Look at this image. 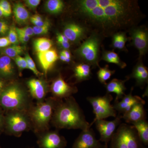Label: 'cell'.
Segmentation results:
<instances>
[{
  "label": "cell",
  "instance_id": "obj_1",
  "mask_svg": "<svg viewBox=\"0 0 148 148\" xmlns=\"http://www.w3.org/2000/svg\"><path fill=\"white\" fill-rule=\"evenodd\" d=\"M76 5L84 27L100 36L130 30L144 16L138 1L133 0H79Z\"/></svg>",
  "mask_w": 148,
  "mask_h": 148
},
{
  "label": "cell",
  "instance_id": "obj_2",
  "mask_svg": "<svg viewBox=\"0 0 148 148\" xmlns=\"http://www.w3.org/2000/svg\"><path fill=\"white\" fill-rule=\"evenodd\" d=\"M57 129H81L90 128L83 112L75 99L72 97L59 100L56 106L51 122Z\"/></svg>",
  "mask_w": 148,
  "mask_h": 148
},
{
  "label": "cell",
  "instance_id": "obj_3",
  "mask_svg": "<svg viewBox=\"0 0 148 148\" xmlns=\"http://www.w3.org/2000/svg\"><path fill=\"white\" fill-rule=\"evenodd\" d=\"M59 100L48 98L36 105L33 104L27 111L35 133L38 135L49 130L53 111Z\"/></svg>",
  "mask_w": 148,
  "mask_h": 148
},
{
  "label": "cell",
  "instance_id": "obj_4",
  "mask_svg": "<svg viewBox=\"0 0 148 148\" xmlns=\"http://www.w3.org/2000/svg\"><path fill=\"white\" fill-rule=\"evenodd\" d=\"M32 105L27 91L17 83L7 86L0 94V106L5 112L14 110L27 111Z\"/></svg>",
  "mask_w": 148,
  "mask_h": 148
},
{
  "label": "cell",
  "instance_id": "obj_5",
  "mask_svg": "<svg viewBox=\"0 0 148 148\" xmlns=\"http://www.w3.org/2000/svg\"><path fill=\"white\" fill-rule=\"evenodd\" d=\"M32 130L27 111L14 110L5 114L4 132L8 135L20 137L24 132Z\"/></svg>",
  "mask_w": 148,
  "mask_h": 148
},
{
  "label": "cell",
  "instance_id": "obj_6",
  "mask_svg": "<svg viewBox=\"0 0 148 148\" xmlns=\"http://www.w3.org/2000/svg\"><path fill=\"white\" fill-rule=\"evenodd\" d=\"M111 140V148H142L135 128L125 123L120 125Z\"/></svg>",
  "mask_w": 148,
  "mask_h": 148
},
{
  "label": "cell",
  "instance_id": "obj_7",
  "mask_svg": "<svg viewBox=\"0 0 148 148\" xmlns=\"http://www.w3.org/2000/svg\"><path fill=\"white\" fill-rule=\"evenodd\" d=\"M101 36L93 32L76 51L77 54L85 63L98 66Z\"/></svg>",
  "mask_w": 148,
  "mask_h": 148
},
{
  "label": "cell",
  "instance_id": "obj_8",
  "mask_svg": "<svg viewBox=\"0 0 148 148\" xmlns=\"http://www.w3.org/2000/svg\"><path fill=\"white\" fill-rule=\"evenodd\" d=\"M113 99L112 96L108 93L103 96L87 97V101L92 106L93 113L95 115V119L90 124V126L97 120L104 119L110 116H116V111L111 104Z\"/></svg>",
  "mask_w": 148,
  "mask_h": 148
},
{
  "label": "cell",
  "instance_id": "obj_9",
  "mask_svg": "<svg viewBox=\"0 0 148 148\" xmlns=\"http://www.w3.org/2000/svg\"><path fill=\"white\" fill-rule=\"evenodd\" d=\"M37 144L40 148H65L67 141L56 130H48L38 135Z\"/></svg>",
  "mask_w": 148,
  "mask_h": 148
},
{
  "label": "cell",
  "instance_id": "obj_10",
  "mask_svg": "<svg viewBox=\"0 0 148 148\" xmlns=\"http://www.w3.org/2000/svg\"><path fill=\"white\" fill-rule=\"evenodd\" d=\"M121 118V116L119 114L112 121L99 119L93 122L101 136L99 141L105 143L106 148H108L109 142L112 138L117 127L120 124Z\"/></svg>",
  "mask_w": 148,
  "mask_h": 148
},
{
  "label": "cell",
  "instance_id": "obj_11",
  "mask_svg": "<svg viewBox=\"0 0 148 148\" xmlns=\"http://www.w3.org/2000/svg\"><path fill=\"white\" fill-rule=\"evenodd\" d=\"M130 31L131 39L133 45L139 52V59H141L147 51L148 34L147 28L143 27L132 28Z\"/></svg>",
  "mask_w": 148,
  "mask_h": 148
},
{
  "label": "cell",
  "instance_id": "obj_12",
  "mask_svg": "<svg viewBox=\"0 0 148 148\" xmlns=\"http://www.w3.org/2000/svg\"><path fill=\"white\" fill-rule=\"evenodd\" d=\"M51 90L53 98L62 100L71 97L72 94L77 91L76 88L72 87L65 81L61 75L53 81L51 86Z\"/></svg>",
  "mask_w": 148,
  "mask_h": 148
},
{
  "label": "cell",
  "instance_id": "obj_13",
  "mask_svg": "<svg viewBox=\"0 0 148 148\" xmlns=\"http://www.w3.org/2000/svg\"><path fill=\"white\" fill-rule=\"evenodd\" d=\"M73 148H106L95 138V133L91 128L82 130L75 141Z\"/></svg>",
  "mask_w": 148,
  "mask_h": 148
},
{
  "label": "cell",
  "instance_id": "obj_14",
  "mask_svg": "<svg viewBox=\"0 0 148 148\" xmlns=\"http://www.w3.org/2000/svg\"><path fill=\"white\" fill-rule=\"evenodd\" d=\"M27 84L30 96L36 100L37 103L45 100L47 87L44 81L39 79L32 78L27 81Z\"/></svg>",
  "mask_w": 148,
  "mask_h": 148
},
{
  "label": "cell",
  "instance_id": "obj_15",
  "mask_svg": "<svg viewBox=\"0 0 148 148\" xmlns=\"http://www.w3.org/2000/svg\"><path fill=\"white\" fill-rule=\"evenodd\" d=\"M87 30V28L84 26L72 22L65 25L63 34L69 41L78 42L86 37Z\"/></svg>",
  "mask_w": 148,
  "mask_h": 148
},
{
  "label": "cell",
  "instance_id": "obj_16",
  "mask_svg": "<svg viewBox=\"0 0 148 148\" xmlns=\"http://www.w3.org/2000/svg\"><path fill=\"white\" fill-rule=\"evenodd\" d=\"M132 89L129 94L125 95L121 101H115L113 107L116 111L119 112V114H122L123 115L126 113L137 103H145V101L139 96L132 95Z\"/></svg>",
  "mask_w": 148,
  "mask_h": 148
},
{
  "label": "cell",
  "instance_id": "obj_17",
  "mask_svg": "<svg viewBox=\"0 0 148 148\" xmlns=\"http://www.w3.org/2000/svg\"><path fill=\"white\" fill-rule=\"evenodd\" d=\"M37 56L44 71V74L45 76H47L48 72L53 64L59 58L57 51L54 49H51L44 52L37 53Z\"/></svg>",
  "mask_w": 148,
  "mask_h": 148
},
{
  "label": "cell",
  "instance_id": "obj_18",
  "mask_svg": "<svg viewBox=\"0 0 148 148\" xmlns=\"http://www.w3.org/2000/svg\"><path fill=\"white\" fill-rule=\"evenodd\" d=\"M145 104L140 103L135 104L128 112L123 115L122 118H123L126 123L132 124L146 119V112L144 107Z\"/></svg>",
  "mask_w": 148,
  "mask_h": 148
},
{
  "label": "cell",
  "instance_id": "obj_19",
  "mask_svg": "<svg viewBox=\"0 0 148 148\" xmlns=\"http://www.w3.org/2000/svg\"><path fill=\"white\" fill-rule=\"evenodd\" d=\"M130 78L135 79L137 86L143 87L148 83V72L147 67L140 62L134 67L132 73L127 77V79Z\"/></svg>",
  "mask_w": 148,
  "mask_h": 148
},
{
  "label": "cell",
  "instance_id": "obj_20",
  "mask_svg": "<svg viewBox=\"0 0 148 148\" xmlns=\"http://www.w3.org/2000/svg\"><path fill=\"white\" fill-rule=\"evenodd\" d=\"M127 80L128 79L122 80L117 79H113L105 85L107 93L114 92L116 94V98L115 101H119L125 95V92L126 88L125 85V83Z\"/></svg>",
  "mask_w": 148,
  "mask_h": 148
},
{
  "label": "cell",
  "instance_id": "obj_21",
  "mask_svg": "<svg viewBox=\"0 0 148 148\" xmlns=\"http://www.w3.org/2000/svg\"><path fill=\"white\" fill-rule=\"evenodd\" d=\"M14 75V67L11 58L6 56L0 57V77L10 79Z\"/></svg>",
  "mask_w": 148,
  "mask_h": 148
},
{
  "label": "cell",
  "instance_id": "obj_22",
  "mask_svg": "<svg viewBox=\"0 0 148 148\" xmlns=\"http://www.w3.org/2000/svg\"><path fill=\"white\" fill-rule=\"evenodd\" d=\"M74 76L77 81H84L91 78V69L90 66L86 63L77 65L74 70Z\"/></svg>",
  "mask_w": 148,
  "mask_h": 148
},
{
  "label": "cell",
  "instance_id": "obj_23",
  "mask_svg": "<svg viewBox=\"0 0 148 148\" xmlns=\"http://www.w3.org/2000/svg\"><path fill=\"white\" fill-rule=\"evenodd\" d=\"M136 130L141 143L147 145L148 144V123L146 119L132 123Z\"/></svg>",
  "mask_w": 148,
  "mask_h": 148
},
{
  "label": "cell",
  "instance_id": "obj_24",
  "mask_svg": "<svg viewBox=\"0 0 148 148\" xmlns=\"http://www.w3.org/2000/svg\"><path fill=\"white\" fill-rule=\"evenodd\" d=\"M13 12L15 20L18 24H25L29 20V12L21 3H18L14 4Z\"/></svg>",
  "mask_w": 148,
  "mask_h": 148
},
{
  "label": "cell",
  "instance_id": "obj_25",
  "mask_svg": "<svg viewBox=\"0 0 148 148\" xmlns=\"http://www.w3.org/2000/svg\"><path fill=\"white\" fill-rule=\"evenodd\" d=\"M102 60L108 62L116 64L121 69H124L127 65L121 60L118 54L113 51L105 50L102 54Z\"/></svg>",
  "mask_w": 148,
  "mask_h": 148
},
{
  "label": "cell",
  "instance_id": "obj_26",
  "mask_svg": "<svg viewBox=\"0 0 148 148\" xmlns=\"http://www.w3.org/2000/svg\"><path fill=\"white\" fill-rule=\"evenodd\" d=\"M65 7L64 2L61 0H48L45 3L47 11L51 14H58L63 11Z\"/></svg>",
  "mask_w": 148,
  "mask_h": 148
},
{
  "label": "cell",
  "instance_id": "obj_27",
  "mask_svg": "<svg viewBox=\"0 0 148 148\" xmlns=\"http://www.w3.org/2000/svg\"><path fill=\"white\" fill-rule=\"evenodd\" d=\"M112 45L114 48L120 50L125 49V45L127 38L125 32H119L112 36Z\"/></svg>",
  "mask_w": 148,
  "mask_h": 148
},
{
  "label": "cell",
  "instance_id": "obj_28",
  "mask_svg": "<svg viewBox=\"0 0 148 148\" xmlns=\"http://www.w3.org/2000/svg\"><path fill=\"white\" fill-rule=\"evenodd\" d=\"M53 45L52 41L46 38H40L35 40L34 48L37 53L42 52L49 50Z\"/></svg>",
  "mask_w": 148,
  "mask_h": 148
},
{
  "label": "cell",
  "instance_id": "obj_29",
  "mask_svg": "<svg viewBox=\"0 0 148 148\" xmlns=\"http://www.w3.org/2000/svg\"><path fill=\"white\" fill-rule=\"evenodd\" d=\"M24 47L18 45L9 46L1 50V53L9 58H14L20 56L24 51Z\"/></svg>",
  "mask_w": 148,
  "mask_h": 148
},
{
  "label": "cell",
  "instance_id": "obj_30",
  "mask_svg": "<svg viewBox=\"0 0 148 148\" xmlns=\"http://www.w3.org/2000/svg\"><path fill=\"white\" fill-rule=\"evenodd\" d=\"M115 73V71H112L109 69L108 65H106L103 68H99L97 72V76L99 82L106 85V82L110 78L111 76Z\"/></svg>",
  "mask_w": 148,
  "mask_h": 148
},
{
  "label": "cell",
  "instance_id": "obj_31",
  "mask_svg": "<svg viewBox=\"0 0 148 148\" xmlns=\"http://www.w3.org/2000/svg\"><path fill=\"white\" fill-rule=\"evenodd\" d=\"M24 58H25L26 61H27L28 69L32 71L37 77H39L44 75L42 73H40L38 71L36 67L35 62L33 61L32 57L29 55V53H27L25 54Z\"/></svg>",
  "mask_w": 148,
  "mask_h": 148
},
{
  "label": "cell",
  "instance_id": "obj_32",
  "mask_svg": "<svg viewBox=\"0 0 148 148\" xmlns=\"http://www.w3.org/2000/svg\"><path fill=\"white\" fill-rule=\"evenodd\" d=\"M50 24L49 21L46 20L44 25L41 27H33L34 35H40L47 34L49 31Z\"/></svg>",
  "mask_w": 148,
  "mask_h": 148
},
{
  "label": "cell",
  "instance_id": "obj_33",
  "mask_svg": "<svg viewBox=\"0 0 148 148\" xmlns=\"http://www.w3.org/2000/svg\"><path fill=\"white\" fill-rule=\"evenodd\" d=\"M8 38L11 44L16 45L18 43V34L16 32L15 28L11 27L8 31Z\"/></svg>",
  "mask_w": 148,
  "mask_h": 148
},
{
  "label": "cell",
  "instance_id": "obj_34",
  "mask_svg": "<svg viewBox=\"0 0 148 148\" xmlns=\"http://www.w3.org/2000/svg\"><path fill=\"white\" fill-rule=\"evenodd\" d=\"M0 6L2 10L4 16L7 17L10 16L12 13V9L8 1L5 0L0 1Z\"/></svg>",
  "mask_w": 148,
  "mask_h": 148
},
{
  "label": "cell",
  "instance_id": "obj_35",
  "mask_svg": "<svg viewBox=\"0 0 148 148\" xmlns=\"http://www.w3.org/2000/svg\"><path fill=\"white\" fill-rule=\"evenodd\" d=\"M14 60L20 70L28 69L27 61L25 58L18 56L14 58Z\"/></svg>",
  "mask_w": 148,
  "mask_h": 148
},
{
  "label": "cell",
  "instance_id": "obj_36",
  "mask_svg": "<svg viewBox=\"0 0 148 148\" xmlns=\"http://www.w3.org/2000/svg\"><path fill=\"white\" fill-rule=\"evenodd\" d=\"M16 32L30 37L34 35L33 28L30 27H26L22 28H15Z\"/></svg>",
  "mask_w": 148,
  "mask_h": 148
},
{
  "label": "cell",
  "instance_id": "obj_37",
  "mask_svg": "<svg viewBox=\"0 0 148 148\" xmlns=\"http://www.w3.org/2000/svg\"><path fill=\"white\" fill-rule=\"evenodd\" d=\"M40 2V0H26L25 1V3L29 8L34 10L39 5Z\"/></svg>",
  "mask_w": 148,
  "mask_h": 148
},
{
  "label": "cell",
  "instance_id": "obj_38",
  "mask_svg": "<svg viewBox=\"0 0 148 148\" xmlns=\"http://www.w3.org/2000/svg\"><path fill=\"white\" fill-rule=\"evenodd\" d=\"M5 114L4 110L0 106V135L4 132Z\"/></svg>",
  "mask_w": 148,
  "mask_h": 148
},
{
  "label": "cell",
  "instance_id": "obj_39",
  "mask_svg": "<svg viewBox=\"0 0 148 148\" xmlns=\"http://www.w3.org/2000/svg\"><path fill=\"white\" fill-rule=\"evenodd\" d=\"M9 30L8 24L4 21H0V35H4Z\"/></svg>",
  "mask_w": 148,
  "mask_h": 148
},
{
  "label": "cell",
  "instance_id": "obj_40",
  "mask_svg": "<svg viewBox=\"0 0 148 148\" xmlns=\"http://www.w3.org/2000/svg\"><path fill=\"white\" fill-rule=\"evenodd\" d=\"M11 45L8 37L0 38V48H4L9 46Z\"/></svg>",
  "mask_w": 148,
  "mask_h": 148
},
{
  "label": "cell",
  "instance_id": "obj_41",
  "mask_svg": "<svg viewBox=\"0 0 148 148\" xmlns=\"http://www.w3.org/2000/svg\"><path fill=\"white\" fill-rule=\"evenodd\" d=\"M17 33L18 34V41L19 42L22 43H25L29 41L30 37L23 34L21 33H17Z\"/></svg>",
  "mask_w": 148,
  "mask_h": 148
},
{
  "label": "cell",
  "instance_id": "obj_42",
  "mask_svg": "<svg viewBox=\"0 0 148 148\" xmlns=\"http://www.w3.org/2000/svg\"><path fill=\"white\" fill-rule=\"evenodd\" d=\"M57 43L61 47L64 48V49L67 50L70 47V44L69 41L61 40H57Z\"/></svg>",
  "mask_w": 148,
  "mask_h": 148
},
{
  "label": "cell",
  "instance_id": "obj_43",
  "mask_svg": "<svg viewBox=\"0 0 148 148\" xmlns=\"http://www.w3.org/2000/svg\"><path fill=\"white\" fill-rule=\"evenodd\" d=\"M30 19L31 22L34 25H35V27H41V26H42L43 25H44L46 21H38V20H36L35 18H33L32 16L30 17Z\"/></svg>",
  "mask_w": 148,
  "mask_h": 148
},
{
  "label": "cell",
  "instance_id": "obj_44",
  "mask_svg": "<svg viewBox=\"0 0 148 148\" xmlns=\"http://www.w3.org/2000/svg\"><path fill=\"white\" fill-rule=\"evenodd\" d=\"M60 54L64 56L67 57V58H70V59H71V54L70 51H69L68 50L64 49V50L61 51Z\"/></svg>",
  "mask_w": 148,
  "mask_h": 148
},
{
  "label": "cell",
  "instance_id": "obj_45",
  "mask_svg": "<svg viewBox=\"0 0 148 148\" xmlns=\"http://www.w3.org/2000/svg\"><path fill=\"white\" fill-rule=\"evenodd\" d=\"M59 58H60L61 61H63V62H66V63H69V62L71 61V59L67 58L66 56L62 55V54H60V56H59Z\"/></svg>",
  "mask_w": 148,
  "mask_h": 148
},
{
  "label": "cell",
  "instance_id": "obj_46",
  "mask_svg": "<svg viewBox=\"0 0 148 148\" xmlns=\"http://www.w3.org/2000/svg\"><path fill=\"white\" fill-rule=\"evenodd\" d=\"M6 86H7L5 85V82L3 81L0 79V94L1 92H2L3 90L4 89Z\"/></svg>",
  "mask_w": 148,
  "mask_h": 148
},
{
  "label": "cell",
  "instance_id": "obj_47",
  "mask_svg": "<svg viewBox=\"0 0 148 148\" xmlns=\"http://www.w3.org/2000/svg\"><path fill=\"white\" fill-rule=\"evenodd\" d=\"M32 17H33V18H35V19H36V20H38V21H43V20L42 18V17H41V16H40V15H38V14H35V15L32 16Z\"/></svg>",
  "mask_w": 148,
  "mask_h": 148
},
{
  "label": "cell",
  "instance_id": "obj_48",
  "mask_svg": "<svg viewBox=\"0 0 148 148\" xmlns=\"http://www.w3.org/2000/svg\"><path fill=\"white\" fill-rule=\"evenodd\" d=\"M3 16H4L2 10L1 8V6H0V17H2Z\"/></svg>",
  "mask_w": 148,
  "mask_h": 148
},
{
  "label": "cell",
  "instance_id": "obj_49",
  "mask_svg": "<svg viewBox=\"0 0 148 148\" xmlns=\"http://www.w3.org/2000/svg\"><path fill=\"white\" fill-rule=\"evenodd\" d=\"M0 148H2L1 147V146H0Z\"/></svg>",
  "mask_w": 148,
  "mask_h": 148
}]
</instances>
